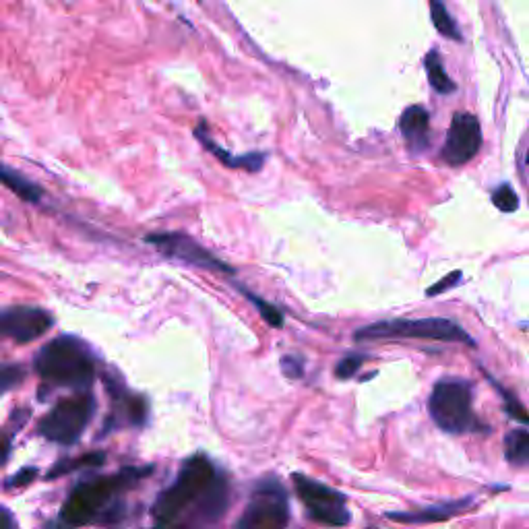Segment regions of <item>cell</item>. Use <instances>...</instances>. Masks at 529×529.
I'll return each mask as SVG.
<instances>
[{"instance_id":"obj_1","label":"cell","mask_w":529,"mask_h":529,"mask_svg":"<svg viewBox=\"0 0 529 529\" xmlns=\"http://www.w3.org/2000/svg\"><path fill=\"white\" fill-rule=\"evenodd\" d=\"M34 366L50 387L87 389L96 379V360L85 341L75 335L52 339L38 352Z\"/></svg>"},{"instance_id":"obj_2","label":"cell","mask_w":529,"mask_h":529,"mask_svg":"<svg viewBox=\"0 0 529 529\" xmlns=\"http://www.w3.org/2000/svg\"><path fill=\"white\" fill-rule=\"evenodd\" d=\"M151 474V468H127L116 476L108 478H96L85 484H79L73 494L62 505L58 521L65 527H81L85 523H91L100 515V511L112 501V496L120 490L133 486L141 478Z\"/></svg>"},{"instance_id":"obj_3","label":"cell","mask_w":529,"mask_h":529,"mask_svg":"<svg viewBox=\"0 0 529 529\" xmlns=\"http://www.w3.org/2000/svg\"><path fill=\"white\" fill-rule=\"evenodd\" d=\"M217 480L220 478L215 474L213 463L205 455L191 457L182 465L176 482L158 496L153 505V519L158 521V525H168L182 509L209 494Z\"/></svg>"},{"instance_id":"obj_4","label":"cell","mask_w":529,"mask_h":529,"mask_svg":"<svg viewBox=\"0 0 529 529\" xmlns=\"http://www.w3.org/2000/svg\"><path fill=\"white\" fill-rule=\"evenodd\" d=\"M428 412L434 424L449 434H463L482 428V424L474 414L472 385L468 381L461 379L439 381L430 393Z\"/></svg>"},{"instance_id":"obj_5","label":"cell","mask_w":529,"mask_h":529,"mask_svg":"<svg viewBox=\"0 0 529 529\" xmlns=\"http://www.w3.org/2000/svg\"><path fill=\"white\" fill-rule=\"evenodd\" d=\"M356 341L372 339H430V341H449V344H468L474 346V339L463 331L461 325L449 319H391L379 321L375 325L362 327L354 333Z\"/></svg>"},{"instance_id":"obj_6","label":"cell","mask_w":529,"mask_h":529,"mask_svg":"<svg viewBox=\"0 0 529 529\" xmlns=\"http://www.w3.org/2000/svg\"><path fill=\"white\" fill-rule=\"evenodd\" d=\"M93 403L91 395L81 393L69 399H62L58 406L46 414L38 426V432L44 439L58 443V445H73L81 439L91 416H93Z\"/></svg>"},{"instance_id":"obj_7","label":"cell","mask_w":529,"mask_h":529,"mask_svg":"<svg viewBox=\"0 0 529 529\" xmlns=\"http://www.w3.org/2000/svg\"><path fill=\"white\" fill-rule=\"evenodd\" d=\"M288 519L286 490L277 480L269 478L255 488L238 521V529H286Z\"/></svg>"},{"instance_id":"obj_8","label":"cell","mask_w":529,"mask_h":529,"mask_svg":"<svg viewBox=\"0 0 529 529\" xmlns=\"http://www.w3.org/2000/svg\"><path fill=\"white\" fill-rule=\"evenodd\" d=\"M294 486L308 515L315 521L335 527L350 523L352 515L346 509V496L341 492H335L329 486L315 482L313 478H306L302 474H294Z\"/></svg>"},{"instance_id":"obj_9","label":"cell","mask_w":529,"mask_h":529,"mask_svg":"<svg viewBox=\"0 0 529 529\" xmlns=\"http://www.w3.org/2000/svg\"><path fill=\"white\" fill-rule=\"evenodd\" d=\"M482 147V129L480 122L470 112L453 114L447 141L443 147V160L449 166H463L472 162Z\"/></svg>"},{"instance_id":"obj_10","label":"cell","mask_w":529,"mask_h":529,"mask_svg":"<svg viewBox=\"0 0 529 529\" xmlns=\"http://www.w3.org/2000/svg\"><path fill=\"white\" fill-rule=\"evenodd\" d=\"M54 325V317L38 306H9L0 310V335L17 344H29Z\"/></svg>"},{"instance_id":"obj_11","label":"cell","mask_w":529,"mask_h":529,"mask_svg":"<svg viewBox=\"0 0 529 529\" xmlns=\"http://www.w3.org/2000/svg\"><path fill=\"white\" fill-rule=\"evenodd\" d=\"M147 242L153 246H158V251L168 255L170 259L189 263V265H197V267H205V269H213V271L234 273V269L228 263L213 257L209 251H205L199 242H195L191 236H186V234H178V232L151 234V236H147Z\"/></svg>"},{"instance_id":"obj_12","label":"cell","mask_w":529,"mask_h":529,"mask_svg":"<svg viewBox=\"0 0 529 529\" xmlns=\"http://www.w3.org/2000/svg\"><path fill=\"white\" fill-rule=\"evenodd\" d=\"M399 129L403 139L412 151H420L428 147L430 141V114L424 106H410L403 110Z\"/></svg>"},{"instance_id":"obj_13","label":"cell","mask_w":529,"mask_h":529,"mask_svg":"<svg viewBox=\"0 0 529 529\" xmlns=\"http://www.w3.org/2000/svg\"><path fill=\"white\" fill-rule=\"evenodd\" d=\"M197 139L215 155L217 160L224 162L228 168H246V170H259L263 160H265V155L263 153H248V155H240V158H234V155H230L228 151H224L220 145L213 143L207 135H205V129L199 127L195 131Z\"/></svg>"},{"instance_id":"obj_14","label":"cell","mask_w":529,"mask_h":529,"mask_svg":"<svg viewBox=\"0 0 529 529\" xmlns=\"http://www.w3.org/2000/svg\"><path fill=\"white\" fill-rule=\"evenodd\" d=\"M0 184L9 189L11 193H15L17 197H21L23 201H31V203H38L42 197V191L38 186L27 180L25 176H21L19 172L7 168V166H0Z\"/></svg>"},{"instance_id":"obj_15","label":"cell","mask_w":529,"mask_h":529,"mask_svg":"<svg viewBox=\"0 0 529 529\" xmlns=\"http://www.w3.org/2000/svg\"><path fill=\"white\" fill-rule=\"evenodd\" d=\"M424 67H426V75H428V81H430L434 91L443 93V96H449V93L455 91L457 85L447 75V71L443 67V58H441V54L437 50H430L424 56Z\"/></svg>"},{"instance_id":"obj_16","label":"cell","mask_w":529,"mask_h":529,"mask_svg":"<svg viewBox=\"0 0 529 529\" xmlns=\"http://www.w3.org/2000/svg\"><path fill=\"white\" fill-rule=\"evenodd\" d=\"M505 457L513 465H529V432L513 430L505 439Z\"/></svg>"},{"instance_id":"obj_17","label":"cell","mask_w":529,"mask_h":529,"mask_svg":"<svg viewBox=\"0 0 529 529\" xmlns=\"http://www.w3.org/2000/svg\"><path fill=\"white\" fill-rule=\"evenodd\" d=\"M463 507V505H461ZM461 507H434L418 513H387L389 519H395L399 523H430V521H445L453 513H457Z\"/></svg>"},{"instance_id":"obj_18","label":"cell","mask_w":529,"mask_h":529,"mask_svg":"<svg viewBox=\"0 0 529 529\" xmlns=\"http://www.w3.org/2000/svg\"><path fill=\"white\" fill-rule=\"evenodd\" d=\"M430 17H432V23L434 27L439 29V34L449 38V40H457L461 42V34H459V27L457 23L453 21V17L449 15L447 7L443 3H439V0H432L430 3Z\"/></svg>"},{"instance_id":"obj_19","label":"cell","mask_w":529,"mask_h":529,"mask_svg":"<svg viewBox=\"0 0 529 529\" xmlns=\"http://www.w3.org/2000/svg\"><path fill=\"white\" fill-rule=\"evenodd\" d=\"M106 459L104 453H87L83 457H77V459H69V461H60L56 463L52 472L48 474V480H54L58 476H65V474H71V472H77L81 468H96V465H102Z\"/></svg>"},{"instance_id":"obj_20","label":"cell","mask_w":529,"mask_h":529,"mask_svg":"<svg viewBox=\"0 0 529 529\" xmlns=\"http://www.w3.org/2000/svg\"><path fill=\"white\" fill-rule=\"evenodd\" d=\"M242 294L248 298V300H251L257 308H259V313H261V317L271 325V327H284V315H282V310H279L277 306H273V304H269V302H265L263 298H259V296H255V294H251V292H248V290H244L242 288Z\"/></svg>"},{"instance_id":"obj_21","label":"cell","mask_w":529,"mask_h":529,"mask_svg":"<svg viewBox=\"0 0 529 529\" xmlns=\"http://www.w3.org/2000/svg\"><path fill=\"white\" fill-rule=\"evenodd\" d=\"M492 203L496 209H501L505 213H513L519 207V199L509 184H501L499 189L492 193Z\"/></svg>"},{"instance_id":"obj_22","label":"cell","mask_w":529,"mask_h":529,"mask_svg":"<svg viewBox=\"0 0 529 529\" xmlns=\"http://www.w3.org/2000/svg\"><path fill=\"white\" fill-rule=\"evenodd\" d=\"M364 362H366V356H362V354H354V356L344 358V360H341L337 364V368H335V377H339V379H352Z\"/></svg>"},{"instance_id":"obj_23","label":"cell","mask_w":529,"mask_h":529,"mask_svg":"<svg viewBox=\"0 0 529 529\" xmlns=\"http://www.w3.org/2000/svg\"><path fill=\"white\" fill-rule=\"evenodd\" d=\"M23 379V370L19 366H3L0 368V393L9 391Z\"/></svg>"},{"instance_id":"obj_24","label":"cell","mask_w":529,"mask_h":529,"mask_svg":"<svg viewBox=\"0 0 529 529\" xmlns=\"http://www.w3.org/2000/svg\"><path fill=\"white\" fill-rule=\"evenodd\" d=\"M282 372L288 379H300L304 375V360L300 356H284Z\"/></svg>"},{"instance_id":"obj_25","label":"cell","mask_w":529,"mask_h":529,"mask_svg":"<svg viewBox=\"0 0 529 529\" xmlns=\"http://www.w3.org/2000/svg\"><path fill=\"white\" fill-rule=\"evenodd\" d=\"M503 395H505V410H507V414H509L513 420H517V422L529 424V414H527V410L521 406V403H519L513 395H509V393H505V391H503Z\"/></svg>"},{"instance_id":"obj_26","label":"cell","mask_w":529,"mask_h":529,"mask_svg":"<svg viewBox=\"0 0 529 529\" xmlns=\"http://www.w3.org/2000/svg\"><path fill=\"white\" fill-rule=\"evenodd\" d=\"M36 476H38V470H36V468H25V470L19 472L17 476L9 478V480L5 482V486H7V488H23V486H27L29 482H34Z\"/></svg>"},{"instance_id":"obj_27","label":"cell","mask_w":529,"mask_h":529,"mask_svg":"<svg viewBox=\"0 0 529 529\" xmlns=\"http://www.w3.org/2000/svg\"><path fill=\"white\" fill-rule=\"evenodd\" d=\"M459 279H461V271H455V273H451V275H447L445 279H441V282L437 284V286H432V288H428V296H437V294H443L445 290H449V288H453V286H457L459 284Z\"/></svg>"},{"instance_id":"obj_28","label":"cell","mask_w":529,"mask_h":529,"mask_svg":"<svg viewBox=\"0 0 529 529\" xmlns=\"http://www.w3.org/2000/svg\"><path fill=\"white\" fill-rule=\"evenodd\" d=\"M11 451V437L7 432H0V465H5Z\"/></svg>"},{"instance_id":"obj_29","label":"cell","mask_w":529,"mask_h":529,"mask_svg":"<svg viewBox=\"0 0 529 529\" xmlns=\"http://www.w3.org/2000/svg\"><path fill=\"white\" fill-rule=\"evenodd\" d=\"M0 529H17L13 513L5 507H0Z\"/></svg>"},{"instance_id":"obj_30","label":"cell","mask_w":529,"mask_h":529,"mask_svg":"<svg viewBox=\"0 0 529 529\" xmlns=\"http://www.w3.org/2000/svg\"><path fill=\"white\" fill-rule=\"evenodd\" d=\"M166 529H189V527H166Z\"/></svg>"},{"instance_id":"obj_31","label":"cell","mask_w":529,"mask_h":529,"mask_svg":"<svg viewBox=\"0 0 529 529\" xmlns=\"http://www.w3.org/2000/svg\"><path fill=\"white\" fill-rule=\"evenodd\" d=\"M525 162H527V166H529V151H527V158H525Z\"/></svg>"}]
</instances>
